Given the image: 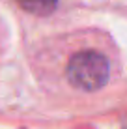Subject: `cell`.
I'll use <instances>...</instances> for the list:
<instances>
[{"instance_id": "cell-1", "label": "cell", "mask_w": 127, "mask_h": 129, "mask_svg": "<svg viewBox=\"0 0 127 129\" xmlns=\"http://www.w3.org/2000/svg\"><path fill=\"white\" fill-rule=\"evenodd\" d=\"M65 81L80 92H97L108 84L112 77L110 58L95 47H82L69 54L65 62Z\"/></svg>"}, {"instance_id": "cell-2", "label": "cell", "mask_w": 127, "mask_h": 129, "mask_svg": "<svg viewBox=\"0 0 127 129\" xmlns=\"http://www.w3.org/2000/svg\"><path fill=\"white\" fill-rule=\"evenodd\" d=\"M19 4V8L30 15L36 17H47L51 13H54L58 0H15Z\"/></svg>"}]
</instances>
